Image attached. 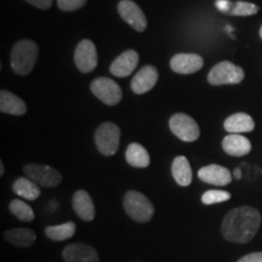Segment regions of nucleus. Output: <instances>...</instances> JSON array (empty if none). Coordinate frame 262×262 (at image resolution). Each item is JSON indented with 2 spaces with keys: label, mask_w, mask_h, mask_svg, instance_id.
<instances>
[{
  "label": "nucleus",
  "mask_w": 262,
  "mask_h": 262,
  "mask_svg": "<svg viewBox=\"0 0 262 262\" xmlns=\"http://www.w3.org/2000/svg\"><path fill=\"white\" fill-rule=\"evenodd\" d=\"M90 89L95 96L107 106H116L122 101V89L116 81L110 78H97L91 83Z\"/></svg>",
  "instance_id": "6e6552de"
},
{
  "label": "nucleus",
  "mask_w": 262,
  "mask_h": 262,
  "mask_svg": "<svg viewBox=\"0 0 262 262\" xmlns=\"http://www.w3.org/2000/svg\"><path fill=\"white\" fill-rule=\"evenodd\" d=\"M73 210L83 221L90 222L95 219V205L93 199L86 191H77L72 198Z\"/></svg>",
  "instance_id": "dca6fc26"
},
{
  "label": "nucleus",
  "mask_w": 262,
  "mask_h": 262,
  "mask_svg": "<svg viewBox=\"0 0 262 262\" xmlns=\"http://www.w3.org/2000/svg\"><path fill=\"white\" fill-rule=\"evenodd\" d=\"M66 262H100L96 249L83 243L67 245L62 251Z\"/></svg>",
  "instance_id": "9b49d317"
},
{
  "label": "nucleus",
  "mask_w": 262,
  "mask_h": 262,
  "mask_svg": "<svg viewBox=\"0 0 262 262\" xmlns=\"http://www.w3.org/2000/svg\"><path fill=\"white\" fill-rule=\"evenodd\" d=\"M5 239L16 247L27 248L34 244L37 235L29 228H14L5 232Z\"/></svg>",
  "instance_id": "412c9836"
},
{
  "label": "nucleus",
  "mask_w": 262,
  "mask_h": 262,
  "mask_svg": "<svg viewBox=\"0 0 262 262\" xmlns=\"http://www.w3.org/2000/svg\"><path fill=\"white\" fill-rule=\"evenodd\" d=\"M0 111L12 116H24L27 112V106L24 101L15 94L8 90L0 91Z\"/></svg>",
  "instance_id": "6ab92c4d"
},
{
  "label": "nucleus",
  "mask_w": 262,
  "mask_h": 262,
  "mask_svg": "<svg viewBox=\"0 0 262 262\" xmlns=\"http://www.w3.org/2000/svg\"><path fill=\"white\" fill-rule=\"evenodd\" d=\"M26 178L31 179L33 182L41 187H56L62 182V175L56 169L42 164H27L24 166Z\"/></svg>",
  "instance_id": "423d86ee"
},
{
  "label": "nucleus",
  "mask_w": 262,
  "mask_h": 262,
  "mask_svg": "<svg viewBox=\"0 0 262 262\" xmlns=\"http://www.w3.org/2000/svg\"><path fill=\"white\" fill-rule=\"evenodd\" d=\"M139 63V54L135 50H126L112 62L110 72L114 77L125 78L133 73Z\"/></svg>",
  "instance_id": "2eb2a0df"
},
{
  "label": "nucleus",
  "mask_w": 262,
  "mask_h": 262,
  "mask_svg": "<svg viewBox=\"0 0 262 262\" xmlns=\"http://www.w3.org/2000/svg\"><path fill=\"white\" fill-rule=\"evenodd\" d=\"M12 189L16 194L27 201H35L40 195V187L28 178H18L12 185Z\"/></svg>",
  "instance_id": "5701e85b"
},
{
  "label": "nucleus",
  "mask_w": 262,
  "mask_h": 262,
  "mask_svg": "<svg viewBox=\"0 0 262 262\" xmlns=\"http://www.w3.org/2000/svg\"><path fill=\"white\" fill-rule=\"evenodd\" d=\"M233 175H234V178L235 179H237V180H239V179H242V171H241V169H235L234 170V173H233Z\"/></svg>",
  "instance_id": "2f4dec72"
},
{
  "label": "nucleus",
  "mask_w": 262,
  "mask_h": 262,
  "mask_svg": "<svg viewBox=\"0 0 262 262\" xmlns=\"http://www.w3.org/2000/svg\"><path fill=\"white\" fill-rule=\"evenodd\" d=\"M39 54L38 45L29 39L16 42L11 50V68L16 74L27 75L34 67Z\"/></svg>",
  "instance_id": "f03ea898"
},
{
  "label": "nucleus",
  "mask_w": 262,
  "mask_h": 262,
  "mask_svg": "<svg viewBox=\"0 0 262 262\" xmlns=\"http://www.w3.org/2000/svg\"><path fill=\"white\" fill-rule=\"evenodd\" d=\"M125 158L129 165L134 168H147L149 165L150 158L148 152L139 143H130L125 152Z\"/></svg>",
  "instance_id": "4be33fe9"
},
{
  "label": "nucleus",
  "mask_w": 262,
  "mask_h": 262,
  "mask_svg": "<svg viewBox=\"0 0 262 262\" xmlns=\"http://www.w3.org/2000/svg\"><path fill=\"white\" fill-rule=\"evenodd\" d=\"M198 178L201 181L212 186H227L232 181V173L225 166L217 165V164H210V165L203 166L199 169Z\"/></svg>",
  "instance_id": "f8f14e48"
},
{
  "label": "nucleus",
  "mask_w": 262,
  "mask_h": 262,
  "mask_svg": "<svg viewBox=\"0 0 262 262\" xmlns=\"http://www.w3.org/2000/svg\"><path fill=\"white\" fill-rule=\"evenodd\" d=\"M158 81V71L153 66H145L131 80V90L137 95L148 93Z\"/></svg>",
  "instance_id": "ddd939ff"
},
{
  "label": "nucleus",
  "mask_w": 262,
  "mask_h": 262,
  "mask_svg": "<svg viewBox=\"0 0 262 262\" xmlns=\"http://www.w3.org/2000/svg\"><path fill=\"white\" fill-rule=\"evenodd\" d=\"M237 262H262V253H251L245 255L244 257H242Z\"/></svg>",
  "instance_id": "7c9ffc66"
},
{
  "label": "nucleus",
  "mask_w": 262,
  "mask_h": 262,
  "mask_svg": "<svg viewBox=\"0 0 262 262\" xmlns=\"http://www.w3.org/2000/svg\"><path fill=\"white\" fill-rule=\"evenodd\" d=\"M4 175V164L3 162H0V176Z\"/></svg>",
  "instance_id": "473e14b6"
},
{
  "label": "nucleus",
  "mask_w": 262,
  "mask_h": 262,
  "mask_svg": "<svg viewBox=\"0 0 262 262\" xmlns=\"http://www.w3.org/2000/svg\"><path fill=\"white\" fill-rule=\"evenodd\" d=\"M260 37L262 39V26H261V28H260Z\"/></svg>",
  "instance_id": "72a5a7b5"
},
{
  "label": "nucleus",
  "mask_w": 262,
  "mask_h": 262,
  "mask_svg": "<svg viewBox=\"0 0 262 262\" xmlns=\"http://www.w3.org/2000/svg\"><path fill=\"white\" fill-rule=\"evenodd\" d=\"M261 225V214L251 206L231 210L222 221L221 232L226 241L244 244L256 235Z\"/></svg>",
  "instance_id": "f257e3e1"
},
{
  "label": "nucleus",
  "mask_w": 262,
  "mask_h": 262,
  "mask_svg": "<svg viewBox=\"0 0 262 262\" xmlns=\"http://www.w3.org/2000/svg\"><path fill=\"white\" fill-rule=\"evenodd\" d=\"M75 233V224L74 222H66V224L57 226H48L45 228V234L49 239L55 242L67 241L72 238Z\"/></svg>",
  "instance_id": "b1692460"
},
{
  "label": "nucleus",
  "mask_w": 262,
  "mask_h": 262,
  "mask_svg": "<svg viewBox=\"0 0 262 262\" xmlns=\"http://www.w3.org/2000/svg\"><path fill=\"white\" fill-rule=\"evenodd\" d=\"M229 199H231V193L221 191V189H210L202 195V203L205 205L224 203L229 201Z\"/></svg>",
  "instance_id": "a878e982"
},
{
  "label": "nucleus",
  "mask_w": 262,
  "mask_h": 262,
  "mask_svg": "<svg viewBox=\"0 0 262 262\" xmlns=\"http://www.w3.org/2000/svg\"><path fill=\"white\" fill-rule=\"evenodd\" d=\"M74 62L78 70L83 73L93 72L97 66V50L89 39H84L78 44L74 52Z\"/></svg>",
  "instance_id": "1a4fd4ad"
},
{
  "label": "nucleus",
  "mask_w": 262,
  "mask_h": 262,
  "mask_svg": "<svg viewBox=\"0 0 262 262\" xmlns=\"http://www.w3.org/2000/svg\"><path fill=\"white\" fill-rule=\"evenodd\" d=\"M225 130L228 134H243L254 130V119L247 113H235L225 120Z\"/></svg>",
  "instance_id": "a211bd4d"
},
{
  "label": "nucleus",
  "mask_w": 262,
  "mask_h": 262,
  "mask_svg": "<svg viewBox=\"0 0 262 262\" xmlns=\"http://www.w3.org/2000/svg\"><path fill=\"white\" fill-rule=\"evenodd\" d=\"M120 142V129L114 123H103L95 131V143L101 155L111 157L117 153Z\"/></svg>",
  "instance_id": "20e7f679"
},
{
  "label": "nucleus",
  "mask_w": 262,
  "mask_h": 262,
  "mask_svg": "<svg viewBox=\"0 0 262 262\" xmlns=\"http://www.w3.org/2000/svg\"><path fill=\"white\" fill-rule=\"evenodd\" d=\"M118 12L120 17L137 32H143L147 28V18L136 3L131 0H122L118 4Z\"/></svg>",
  "instance_id": "9d476101"
},
{
  "label": "nucleus",
  "mask_w": 262,
  "mask_h": 262,
  "mask_svg": "<svg viewBox=\"0 0 262 262\" xmlns=\"http://www.w3.org/2000/svg\"><path fill=\"white\" fill-rule=\"evenodd\" d=\"M258 6L247 2H234L232 3L229 14L232 16H251L257 14Z\"/></svg>",
  "instance_id": "bb28decb"
},
{
  "label": "nucleus",
  "mask_w": 262,
  "mask_h": 262,
  "mask_svg": "<svg viewBox=\"0 0 262 262\" xmlns=\"http://www.w3.org/2000/svg\"><path fill=\"white\" fill-rule=\"evenodd\" d=\"M222 148L228 156L243 157L251 150V142L241 134H229L222 141Z\"/></svg>",
  "instance_id": "f3484780"
},
{
  "label": "nucleus",
  "mask_w": 262,
  "mask_h": 262,
  "mask_svg": "<svg viewBox=\"0 0 262 262\" xmlns=\"http://www.w3.org/2000/svg\"><path fill=\"white\" fill-rule=\"evenodd\" d=\"M215 5L219 11H221L222 14L228 15L229 10H231V6H232V2H229V0H216Z\"/></svg>",
  "instance_id": "c85d7f7f"
},
{
  "label": "nucleus",
  "mask_w": 262,
  "mask_h": 262,
  "mask_svg": "<svg viewBox=\"0 0 262 262\" xmlns=\"http://www.w3.org/2000/svg\"><path fill=\"white\" fill-rule=\"evenodd\" d=\"M27 2L28 4H31L33 6L38 9H42V10H47L51 6L52 4V0H25Z\"/></svg>",
  "instance_id": "c756f323"
},
{
  "label": "nucleus",
  "mask_w": 262,
  "mask_h": 262,
  "mask_svg": "<svg viewBox=\"0 0 262 262\" xmlns=\"http://www.w3.org/2000/svg\"><path fill=\"white\" fill-rule=\"evenodd\" d=\"M124 209L129 217L139 224H146L155 215L153 204L145 194L137 191L126 192L124 196Z\"/></svg>",
  "instance_id": "7ed1b4c3"
},
{
  "label": "nucleus",
  "mask_w": 262,
  "mask_h": 262,
  "mask_svg": "<svg viewBox=\"0 0 262 262\" xmlns=\"http://www.w3.org/2000/svg\"><path fill=\"white\" fill-rule=\"evenodd\" d=\"M170 130L185 142H193L201 135L199 125L192 117L185 113H176L169 120Z\"/></svg>",
  "instance_id": "0eeeda50"
},
{
  "label": "nucleus",
  "mask_w": 262,
  "mask_h": 262,
  "mask_svg": "<svg viewBox=\"0 0 262 262\" xmlns=\"http://www.w3.org/2000/svg\"><path fill=\"white\" fill-rule=\"evenodd\" d=\"M204 61L195 54H178L170 60V67L175 73L192 74L202 70Z\"/></svg>",
  "instance_id": "4468645a"
},
{
  "label": "nucleus",
  "mask_w": 262,
  "mask_h": 262,
  "mask_svg": "<svg viewBox=\"0 0 262 262\" xmlns=\"http://www.w3.org/2000/svg\"><path fill=\"white\" fill-rule=\"evenodd\" d=\"M86 0H57L58 9L62 11H77L83 8Z\"/></svg>",
  "instance_id": "cd10ccee"
},
{
  "label": "nucleus",
  "mask_w": 262,
  "mask_h": 262,
  "mask_svg": "<svg viewBox=\"0 0 262 262\" xmlns=\"http://www.w3.org/2000/svg\"><path fill=\"white\" fill-rule=\"evenodd\" d=\"M244 79V71L229 61L215 64L208 74V81L214 86L227 84H239Z\"/></svg>",
  "instance_id": "39448f33"
},
{
  "label": "nucleus",
  "mask_w": 262,
  "mask_h": 262,
  "mask_svg": "<svg viewBox=\"0 0 262 262\" xmlns=\"http://www.w3.org/2000/svg\"><path fill=\"white\" fill-rule=\"evenodd\" d=\"M171 172L176 183L182 186V187H187V186L192 183V169L191 165H189L188 159L186 157L179 156L172 160Z\"/></svg>",
  "instance_id": "aec40b11"
},
{
  "label": "nucleus",
  "mask_w": 262,
  "mask_h": 262,
  "mask_svg": "<svg viewBox=\"0 0 262 262\" xmlns=\"http://www.w3.org/2000/svg\"><path fill=\"white\" fill-rule=\"evenodd\" d=\"M9 208L11 214L14 215L15 217H17L19 221L29 222L34 220L35 215L33 209L28 204H26L25 202L19 201V199H14V201H11Z\"/></svg>",
  "instance_id": "393cba45"
}]
</instances>
